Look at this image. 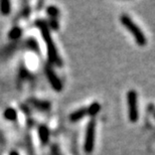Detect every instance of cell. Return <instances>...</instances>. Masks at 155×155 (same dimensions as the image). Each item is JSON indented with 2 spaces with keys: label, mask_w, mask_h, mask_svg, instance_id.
Listing matches in <instances>:
<instances>
[{
  "label": "cell",
  "mask_w": 155,
  "mask_h": 155,
  "mask_svg": "<svg viewBox=\"0 0 155 155\" xmlns=\"http://www.w3.org/2000/svg\"><path fill=\"white\" fill-rule=\"evenodd\" d=\"M35 25L40 29L41 35H42V38L45 41L46 48H48V60L51 61V63H54V64L61 67V58L58 57V51H57V48H55V45H54V41H52V38H51V33H49L48 24L42 20H38L35 22Z\"/></svg>",
  "instance_id": "obj_1"
},
{
  "label": "cell",
  "mask_w": 155,
  "mask_h": 155,
  "mask_svg": "<svg viewBox=\"0 0 155 155\" xmlns=\"http://www.w3.org/2000/svg\"><path fill=\"white\" fill-rule=\"evenodd\" d=\"M120 21L127 29L131 32V35L134 36L135 41L137 42V45H145L147 43V38L144 35V33L142 32V30L140 29L137 24L133 21L127 14H122L120 16Z\"/></svg>",
  "instance_id": "obj_2"
},
{
  "label": "cell",
  "mask_w": 155,
  "mask_h": 155,
  "mask_svg": "<svg viewBox=\"0 0 155 155\" xmlns=\"http://www.w3.org/2000/svg\"><path fill=\"white\" fill-rule=\"evenodd\" d=\"M127 104H128V116L131 122L135 123L139 118L138 113V103H137V93L135 91L128 92L127 94Z\"/></svg>",
  "instance_id": "obj_3"
},
{
  "label": "cell",
  "mask_w": 155,
  "mask_h": 155,
  "mask_svg": "<svg viewBox=\"0 0 155 155\" xmlns=\"http://www.w3.org/2000/svg\"><path fill=\"white\" fill-rule=\"evenodd\" d=\"M95 129H96V122L95 120H91L88 123L86 131V138H85V151L88 154H90L94 149L95 144Z\"/></svg>",
  "instance_id": "obj_4"
},
{
  "label": "cell",
  "mask_w": 155,
  "mask_h": 155,
  "mask_svg": "<svg viewBox=\"0 0 155 155\" xmlns=\"http://www.w3.org/2000/svg\"><path fill=\"white\" fill-rule=\"evenodd\" d=\"M45 74H46V77H48V79L49 81V83H51V85L52 86V88H54L57 92H60L61 91V89H63V85H61L60 79L57 77V75L54 73V71H52L51 68L46 67L45 68Z\"/></svg>",
  "instance_id": "obj_5"
},
{
  "label": "cell",
  "mask_w": 155,
  "mask_h": 155,
  "mask_svg": "<svg viewBox=\"0 0 155 155\" xmlns=\"http://www.w3.org/2000/svg\"><path fill=\"white\" fill-rule=\"evenodd\" d=\"M86 115H88V110H87V108H81V109L77 110L74 113L71 114L70 120L72 121V122H77V121L81 120Z\"/></svg>",
  "instance_id": "obj_6"
},
{
  "label": "cell",
  "mask_w": 155,
  "mask_h": 155,
  "mask_svg": "<svg viewBox=\"0 0 155 155\" xmlns=\"http://www.w3.org/2000/svg\"><path fill=\"white\" fill-rule=\"evenodd\" d=\"M38 135L40 138V141L42 143H46L49 138V131L45 126H40L38 128Z\"/></svg>",
  "instance_id": "obj_7"
},
{
  "label": "cell",
  "mask_w": 155,
  "mask_h": 155,
  "mask_svg": "<svg viewBox=\"0 0 155 155\" xmlns=\"http://www.w3.org/2000/svg\"><path fill=\"white\" fill-rule=\"evenodd\" d=\"M10 7H11V4L7 0H3V1L0 2V11L4 15L10 13V10H11Z\"/></svg>",
  "instance_id": "obj_8"
},
{
  "label": "cell",
  "mask_w": 155,
  "mask_h": 155,
  "mask_svg": "<svg viewBox=\"0 0 155 155\" xmlns=\"http://www.w3.org/2000/svg\"><path fill=\"white\" fill-rule=\"evenodd\" d=\"M4 117L9 121H14V120H16V118H17V113H16V111L14 109H12V108H8V109L5 110Z\"/></svg>",
  "instance_id": "obj_9"
},
{
  "label": "cell",
  "mask_w": 155,
  "mask_h": 155,
  "mask_svg": "<svg viewBox=\"0 0 155 155\" xmlns=\"http://www.w3.org/2000/svg\"><path fill=\"white\" fill-rule=\"evenodd\" d=\"M100 104L99 103H93L91 106L87 108V110H88V115L90 116H95L96 114H97L99 111H100Z\"/></svg>",
  "instance_id": "obj_10"
},
{
  "label": "cell",
  "mask_w": 155,
  "mask_h": 155,
  "mask_svg": "<svg viewBox=\"0 0 155 155\" xmlns=\"http://www.w3.org/2000/svg\"><path fill=\"white\" fill-rule=\"evenodd\" d=\"M20 35H21V29L19 28V27H13L8 35V36L11 39H17Z\"/></svg>",
  "instance_id": "obj_11"
},
{
  "label": "cell",
  "mask_w": 155,
  "mask_h": 155,
  "mask_svg": "<svg viewBox=\"0 0 155 155\" xmlns=\"http://www.w3.org/2000/svg\"><path fill=\"white\" fill-rule=\"evenodd\" d=\"M46 11H48V13L52 17H55L58 14V12H60L58 11V8L55 7V6H48Z\"/></svg>",
  "instance_id": "obj_12"
},
{
  "label": "cell",
  "mask_w": 155,
  "mask_h": 155,
  "mask_svg": "<svg viewBox=\"0 0 155 155\" xmlns=\"http://www.w3.org/2000/svg\"><path fill=\"white\" fill-rule=\"evenodd\" d=\"M49 24H51V26L54 29H58V21L55 19H51V21H49Z\"/></svg>",
  "instance_id": "obj_13"
},
{
  "label": "cell",
  "mask_w": 155,
  "mask_h": 155,
  "mask_svg": "<svg viewBox=\"0 0 155 155\" xmlns=\"http://www.w3.org/2000/svg\"><path fill=\"white\" fill-rule=\"evenodd\" d=\"M10 155H19V154H18L16 151H12V152L10 153Z\"/></svg>",
  "instance_id": "obj_14"
}]
</instances>
